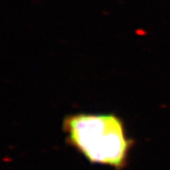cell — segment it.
I'll list each match as a JSON object with an SVG mask.
<instances>
[{"label":"cell","mask_w":170,"mask_h":170,"mask_svg":"<svg viewBox=\"0 0 170 170\" xmlns=\"http://www.w3.org/2000/svg\"><path fill=\"white\" fill-rule=\"evenodd\" d=\"M63 131L68 144L92 163L121 169L128 162L131 142L115 114H72L64 119Z\"/></svg>","instance_id":"cell-1"}]
</instances>
